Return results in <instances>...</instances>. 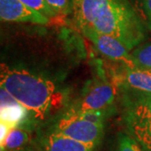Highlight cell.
<instances>
[{
	"instance_id": "cell-1",
	"label": "cell",
	"mask_w": 151,
	"mask_h": 151,
	"mask_svg": "<svg viewBox=\"0 0 151 151\" xmlns=\"http://www.w3.org/2000/svg\"><path fill=\"white\" fill-rule=\"evenodd\" d=\"M73 17L80 30L113 36L130 51L145 39L147 29L129 0H73Z\"/></svg>"
},
{
	"instance_id": "cell-2",
	"label": "cell",
	"mask_w": 151,
	"mask_h": 151,
	"mask_svg": "<svg viewBox=\"0 0 151 151\" xmlns=\"http://www.w3.org/2000/svg\"><path fill=\"white\" fill-rule=\"evenodd\" d=\"M0 87L21 104L36 120L46 119L63 96L53 81L45 76L22 67L1 64Z\"/></svg>"
},
{
	"instance_id": "cell-3",
	"label": "cell",
	"mask_w": 151,
	"mask_h": 151,
	"mask_svg": "<svg viewBox=\"0 0 151 151\" xmlns=\"http://www.w3.org/2000/svg\"><path fill=\"white\" fill-rule=\"evenodd\" d=\"M49 130L97 148L103 139L104 124L87 121L69 109Z\"/></svg>"
},
{
	"instance_id": "cell-4",
	"label": "cell",
	"mask_w": 151,
	"mask_h": 151,
	"mask_svg": "<svg viewBox=\"0 0 151 151\" xmlns=\"http://www.w3.org/2000/svg\"><path fill=\"white\" fill-rule=\"evenodd\" d=\"M116 90L108 81L102 79L93 80L85 86L78 99L75 110H96L108 112L115 100Z\"/></svg>"
},
{
	"instance_id": "cell-5",
	"label": "cell",
	"mask_w": 151,
	"mask_h": 151,
	"mask_svg": "<svg viewBox=\"0 0 151 151\" xmlns=\"http://www.w3.org/2000/svg\"><path fill=\"white\" fill-rule=\"evenodd\" d=\"M81 32L94 45L97 50L107 58L121 62L125 67H135L131 51L116 38L90 29H81Z\"/></svg>"
},
{
	"instance_id": "cell-6",
	"label": "cell",
	"mask_w": 151,
	"mask_h": 151,
	"mask_svg": "<svg viewBox=\"0 0 151 151\" xmlns=\"http://www.w3.org/2000/svg\"><path fill=\"white\" fill-rule=\"evenodd\" d=\"M0 18L2 21L30 23L45 25L49 19L29 8L20 0H0Z\"/></svg>"
},
{
	"instance_id": "cell-7",
	"label": "cell",
	"mask_w": 151,
	"mask_h": 151,
	"mask_svg": "<svg viewBox=\"0 0 151 151\" xmlns=\"http://www.w3.org/2000/svg\"><path fill=\"white\" fill-rule=\"evenodd\" d=\"M40 151H95L96 147L88 145L66 136L48 130L39 139Z\"/></svg>"
},
{
	"instance_id": "cell-8",
	"label": "cell",
	"mask_w": 151,
	"mask_h": 151,
	"mask_svg": "<svg viewBox=\"0 0 151 151\" xmlns=\"http://www.w3.org/2000/svg\"><path fill=\"white\" fill-rule=\"evenodd\" d=\"M129 97L126 113L129 124H151V93L134 91Z\"/></svg>"
},
{
	"instance_id": "cell-9",
	"label": "cell",
	"mask_w": 151,
	"mask_h": 151,
	"mask_svg": "<svg viewBox=\"0 0 151 151\" xmlns=\"http://www.w3.org/2000/svg\"><path fill=\"white\" fill-rule=\"evenodd\" d=\"M0 97L1 121L10 124L13 127L19 126L29 114L28 111L2 87H0Z\"/></svg>"
},
{
	"instance_id": "cell-10",
	"label": "cell",
	"mask_w": 151,
	"mask_h": 151,
	"mask_svg": "<svg viewBox=\"0 0 151 151\" xmlns=\"http://www.w3.org/2000/svg\"><path fill=\"white\" fill-rule=\"evenodd\" d=\"M124 81L131 90L151 93V70L125 67Z\"/></svg>"
},
{
	"instance_id": "cell-11",
	"label": "cell",
	"mask_w": 151,
	"mask_h": 151,
	"mask_svg": "<svg viewBox=\"0 0 151 151\" xmlns=\"http://www.w3.org/2000/svg\"><path fill=\"white\" fill-rule=\"evenodd\" d=\"M29 140V133L17 126L9 132L4 142L1 145V150L14 151L21 150Z\"/></svg>"
},
{
	"instance_id": "cell-12",
	"label": "cell",
	"mask_w": 151,
	"mask_h": 151,
	"mask_svg": "<svg viewBox=\"0 0 151 151\" xmlns=\"http://www.w3.org/2000/svg\"><path fill=\"white\" fill-rule=\"evenodd\" d=\"M128 128L133 138L147 151H151V124H129Z\"/></svg>"
},
{
	"instance_id": "cell-13",
	"label": "cell",
	"mask_w": 151,
	"mask_h": 151,
	"mask_svg": "<svg viewBox=\"0 0 151 151\" xmlns=\"http://www.w3.org/2000/svg\"><path fill=\"white\" fill-rule=\"evenodd\" d=\"M136 68L151 70V41L139 45L131 51Z\"/></svg>"
},
{
	"instance_id": "cell-14",
	"label": "cell",
	"mask_w": 151,
	"mask_h": 151,
	"mask_svg": "<svg viewBox=\"0 0 151 151\" xmlns=\"http://www.w3.org/2000/svg\"><path fill=\"white\" fill-rule=\"evenodd\" d=\"M129 2L146 29L151 31V0H129Z\"/></svg>"
},
{
	"instance_id": "cell-15",
	"label": "cell",
	"mask_w": 151,
	"mask_h": 151,
	"mask_svg": "<svg viewBox=\"0 0 151 151\" xmlns=\"http://www.w3.org/2000/svg\"><path fill=\"white\" fill-rule=\"evenodd\" d=\"M116 151H144L134 138L126 134H119Z\"/></svg>"
},
{
	"instance_id": "cell-16",
	"label": "cell",
	"mask_w": 151,
	"mask_h": 151,
	"mask_svg": "<svg viewBox=\"0 0 151 151\" xmlns=\"http://www.w3.org/2000/svg\"><path fill=\"white\" fill-rule=\"evenodd\" d=\"M29 8L32 9L36 12L40 13L47 18H53L56 16V13L48 5L45 0H20Z\"/></svg>"
},
{
	"instance_id": "cell-17",
	"label": "cell",
	"mask_w": 151,
	"mask_h": 151,
	"mask_svg": "<svg viewBox=\"0 0 151 151\" xmlns=\"http://www.w3.org/2000/svg\"><path fill=\"white\" fill-rule=\"evenodd\" d=\"M56 14L67 15L73 13V0H45Z\"/></svg>"
},
{
	"instance_id": "cell-18",
	"label": "cell",
	"mask_w": 151,
	"mask_h": 151,
	"mask_svg": "<svg viewBox=\"0 0 151 151\" xmlns=\"http://www.w3.org/2000/svg\"><path fill=\"white\" fill-rule=\"evenodd\" d=\"M0 126H1V128H0V129H1L0 143H1V145H2V144L4 142V140H5V139L7 138L8 134H9V132H10L11 130L13 129L14 128H15V127H13V126H11L10 124L4 123V122H3V121H1Z\"/></svg>"
},
{
	"instance_id": "cell-19",
	"label": "cell",
	"mask_w": 151,
	"mask_h": 151,
	"mask_svg": "<svg viewBox=\"0 0 151 151\" xmlns=\"http://www.w3.org/2000/svg\"><path fill=\"white\" fill-rule=\"evenodd\" d=\"M14 151H25V150H14Z\"/></svg>"
},
{
	"instance_id": "cell-20",
	"label": "cell",
	"mask_w": 151,
	"mask_h": 151,
	"mask_svg": "<svg viewBox=\"0 0 151 151\" xmlns=\"http://www.w3.org/2000/svg\"><path fill=\"white\" fill-rule=\"evenodd\" d=\"M1 151H4V150H1Z\"/></svg>"
}]
</instances>
